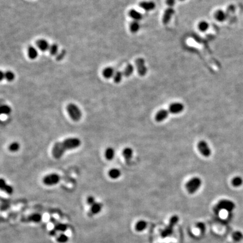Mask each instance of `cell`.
<instances>
[{
    "label": "cell",
    "instance_id": "1",
    "mask_svg": "<svg viewBox=\"0 0 243 243\" xmlns=\"http://www.w3.org/2000/svg\"><path fill=\"white\" fill-rule=\"evenodd\" d=\"M81 142L78 138H68L62 142L55 143L52 149V154L55 159H60L67 150L78 148Z\"/></svg>",
    "mask_w": 243,
    "mask_h": 243
},
{
    "label": "cell",
    "instance_id": "2",
    "mask_svg": "<svg viewBox=\"0 0 243 243\" xmlns=\"http://www.w3.org/2000/svg\"><path fill=\"white\" fill-rule=\"evenodd\" d=\"M179 221V218L177 216H173L169 220V224L162 231L160 235L163 238L169 237L172 235L173 232V228L174 226L178 223Z\"/></svg>",
    "mask_w": 243,
    "mask_h": 243
},
{
    "label": "cell",
    "instance_id": "3",
    "mask_svg": "<svg viewBox=\"0 0 243 243\" xmlns=\"http://www.w3.org/2000/svg\"><path fill=\"white\" fill-rule=\"evenodd\" d=\"M67 112L71 119L74 121H78L82 117V112L78 106L74 104H69L67 106Z\"/></svg>",
    "mask_w": 243,
    "mask_h": 243
},
{
    "label": "cell",
    "instance_id": "4",
    "mask_svg": "<svg viewBox=\"0 0 243 243\" xmlns=\"http://www.w3.org/2000/svg\"><path fill=\"white\" fill-rule=\"evenodd\" d=\"M202 185V180L199 177H193L186 184V188L190 194H194L198 190Z\"/></svg>",
    "mask_w": 243,
    "mask_h": 243
},
{
    "label": "cell",
    "instance_id": "5",
    "mask_svg": "<svg viewBox=\"0 0 243 243\" xmlns=\"http://www.w3.org/2000/svg\"><path fill=\"white\" fill-rule=\"evenodd\" d=\"M60 180V177L56 173H51L45 176L43 179V182L45 185L53 186L56 185Z\"/></svg>",
    "mask_w": 243,
    "mask_h": 243
},
{
    "label": "cell",
    "instance_id": "6",
    "mask_svg": "<svg viewBox=\"0 0 243 243\" xmlns=\"http://www.w3.org/2000/svg\"><path fill=\"white\" fill-rule=\"evenodd\" d=\"M235 208V204L232 202L228 200H221L218 204L217 205L216 208V211L225 210L226 212H230L234 209Z\"/></svg>",
    "mask_w": 243,
    "mask_h": 243
},
{
    "label": "cell",
    "instance_id": "7",
    "mask_svg": "<svg viewBox=\"0 0 243 243\" xmlns=\"http://www.w3.org/2000/svg\"><path fill=\"white\" fill-rule=\"evenodd\" d=\"M135 65L137 68L138 74L141 76H144L147 73V68L145 65V62L142 58H138L135 60Z\"/></svg>",
    "mask_w": 243,
    "mask_h": 243
},
{
    "label": "cell",
    "instance_id": "8",
    "mask_svg": "<svg viewBox=\"0 0 243 243\" xmlns=\"http://www.w3.org/2000/svg\"><path fill=\"white\" fill-rule=\"evenodd\" d=\"M197 149L200 153L205 157H209L211 154V150L208 144L205 141H200L197 144Z\"/></svg>",
    "mask_w": 243,
    "mask_h": 243
},
{
    "label": "cell",
    "instance_id": "9",
    "mask_svg": "<svg viewBox=\"0 0 243 243\" xmlns=\"http://www.w3.org/2000/svg\"><path fill=\"white\" fill-rule=\"evenodd\" d=\"M184 109V105L180 102H174L169 106V111L172 114H179Z\"/></svg>",
    "mask_w": 243,
    "mask_h": 243
},
{
    "label": "cell",
    "instance_id": "10",
    "mask_svg": "<svg viewBox=\"0 0 243 243\" xmlns=\"http://www.w3.org/2000/svg\"><path fill=\"white\" fill-rule=\"evenodd\" d=\"M174 13V10L173 8H168L165 10L164 14L163 16L162 22L165 25H167L169 23L173 14Z\"/></svg>",
    "mask_w": 243,
    "mask_h": 243
},
{
    "label": "cell",
    "instance_id": "11",
    "mask_svg": "<svg viewBox=\"0 0 243 243\" xmlns=\"http://www.w3.org/2000/svg\"><path fill=\"white\" fill-rule=\"evenodd\" d=\"M139 6L146 11H150L155 8L156 5L152 1H142L139 3Z\"/></svg>",
    "mask_w": 243,
    "mask_h": 243
},
{
    "label": "cell",
    "instance_id": "12",
    "mask_svg": "<svg viewBox=\"0 0 243 243\" xmlns=\"http://www.w3.org/2000/svg\"><path fill=\"white\" fill-rule=\"evenodd\" d=\"M36 46L40 51L45 52L48 50L50 45L46 40L44 39H40L37 40L36 42Z\"/></svg>",
    "mask_w": 243,
    "mask_h": 243
},
{
    "label": "cell",
    "instance_id": "13",
    "mask_svg": "<svg viewBox=\"0 0 243 243\" xmlns=\"http://www.w3.org/2000/svg\"><path fill=\"white\" fill-rule=\"evenodd\" d=\"M0 188L2 191H4L9 195L12 194L14 191L12 186L7 184L6 181L3 179H1L0 181Z\"/></svg>",
    "mask_w": 243,
    "mask_h": 243
},
{
    "label": "cell",
    "instance_id": "14",
    "mask_svg": "<svg viewBox=\"0 0 243 243\" xmlns=\"http://www.w3.org/2000/svg\"><path fill=\"white\" fill-rule=\"evenodd\" d=\"M169 113V110L165 109L159 110L155 115V120L158 122H162L168 117Z\"/></svg>",
    "mask_w": 243,
    "mask_h": 243
},
{
    "label": "cell",
    "instance_id": "15",
    "mask_svg": "<svg viewBox=\"0 0 243 243\" xmlns=\"http://www.w3.org/2000/svg\"><path fill=\"white\" fill-rule=\"evenodd\" d=\"M214 16L215 19L220 22H223L227 19L226 13L222 10H218L216 11L214 13Z\"/></svg>",
    "mask_w": 243,
    "mask_h": 243
},
{
    "label": "cell",
    "instance_id": "16",
    "mask_svg": "<svg viewBox=\"0 0 243 243\" xmlns=\"http://www.w3.org/2000/svg\"><path fill=\"white\" fill-rule=\"evenodd\" d=\"M128 15L134 21L139 22L142 19V15L141 14V13L134 9L130 10L128 12Z\"/></svg>",
    "mask_w": 243,
    "mask_h": 243
},
{
    "label": "cell",
    "instance_id": "17",
    "mask_svg": "<svg viewBox=\"0 0 243 243\" xmlns=\"http://www.w3.org/2000/svg\"><path fill=\"white\" fill-rule=\"evenodd\" d=\"M115 73L116 72L113 68L106 67L102 71V76L106 79H110L112 77L113 78Z\"/></svg>",
    "mask_w": 243,
    "mask_h": 243
},
{
    "label": "cell",
    "instance_id": "18",
    "mask_svg": "<svg viewBox=\"0 0 243 243\" xmlns=\"http://www.w3.org/2000/svg\"><path fill=\"white\" fill-rule=\"evenodd\" d=\"M42 219V216L39 213H33L28 216L27 218V221L32 222L34 223H39Z\"/></svg>",
    "mask_w": 243,
    "mask_h": 243
},
{
    "label": "cell",
    "instance_id": "19",
    "mask_svg": "<svg viewBox=\"0 0 243 243\" xmlns=\"http://www.w3.org/2000/svg\"><path fill=\"white\" fill-rule=\"evenodd\" d=\"M27 54H28V56L29 57V58L32 60L36 59L39 55V53H38L37 50L33 46H29L28 47Z\"/></svg>",
    "mask_w": 243,
    "mask_h": 243
},
{
    "label": "cell",
    "instance_id": "20",
    "mask_svg": "<svg viewBox=\"0 0 243 243\" xmlns=\"http://www.w3.org/2000/svg\"><path fill=\"white\" fill-rule=\"evenodd\" d=\"M102 208V204L101 203L96 202L94 205L91 206L90 212L92 214H97L101 212Z\"/></svg>",
    "mask_w": 243,
    "mask_h": 243
},
{
    "label": "cell",
    "instance_id": "21",
    "mask_svg": "<svg viewBox=\"0 0 243 243\" xmlns=\"http://www.w3.org/2000/svg\"><path fill=\"white\" fill-rule=\"evenodd\" d=\"M148 226V223L145 220H140L138 221L135 226L136 230L139 231L141 232L144 231Z\"/></svg>",
    "mask_w": 243,
    "mask_h": 243
},
{
    "label": "cell",
    "instance_id": "22",
    "mask_svg": "<svg viewBox=\"0 0 243 243\" xmlns=\"http://www.w3.org/2000/svg\"><path fill=\"white\" fill-rule=\"evenodd\" d=\"M123 156L125 158L126 161L129 162L133 155V150L130 148H126L123 150L122 153Z\"/></svg>",
    "mask_w": 243,
    "mask_h": 243
},
{
    "label": "cell",
    "instance_id": "23",
    "mask_svg": "<svg viewBox=\"0 0 243 243\" xmlns=\"http://www.w3.org/2000/svg\"><path fill=\"white\" fill-rule=\"evenodd\" d=\"M133 71H134V67H133V65L131 64H128L125 67L124 71H123L124 77H127V78L130 77L133 74Z\"/></svg>",
    "mask_w": 243,
    "mask_h": 243
},
{
    "label": "cell",
    "instance_id": "24",
    "mask_svg": "<svg viewBox=\"0 0 243 243\" xmlns=\"http://www.w3.org/2000/svg\"><path fill=\"white\" fill-rule=\"evenodd\" d=\"M109 176L112 179H117L120 176L121 172L117 168H112L109 171Z\"/></svg>",
    "mask_w": 243,
    "mask_h": 243
},
{
    "label": "cell",
    "instance_id": "25",
    "mask_svg": "<svg viewBox=\"0 0 243 243\" xmlns=\"http://www.w3.org/2000/svg\"><path fill=\"white\" fill-rule=\"evenodd\" d=\"M140 28V24L137 21L133 20L130 24V30L133 33H137Z\"/></svg>",
    "mask_w": 243,
    "mask_h": 243
},
{
    "label": "cell",
    "instance_id": "26",
    "mask_svg": "<svg viewBox=\"0 0 243 243\" xmlns=\"http://www.w3.org/2000/svg\"><path fill=\"white\" fill-rule=\"evenodd\" d=\"M115 155V150L112 148H108L105 152V157L108 160H112Z\"/></svg>",
    "mask_w": 243,
    "mask_h": 243
},
{
    "label": "cell",
    "instance_id": "27",
    "mask_svg": "<svg viewBox=\"0 0 243 243\" xmlns=\"http://www.w3.org/2000/svg\"><path fill=\"white\" fill-rule=\"evenodd\" d=\"M54 228L57 232H60L62 233H64L68 229V226L65 223L59 222L55 224Z\"/></svg>",
    "mask_w": 243,
    "mask_h": 243
},
{
    "label": "cell",
    "instance_id": "28",
    "mask_svg": "<svg viewBox=\"0 0 243 243\" xmlns=\"http://www.w3.org/2000/svg\"><path fill=\"white\" fill-rule=\"evenodd\" d=\"M209 27V25L208 23L206 21H201L199 22V23L197 25V28L199 29V31H200L202 32H204L207 31L208 28Z\"/></svg>",
    "mask_w": 243,
    "mask_h": 243
},
{
    "label": "cell",
    "instance_id": "29",
    "mask_svg": "<svg viewBox=\"0 0 243 243\" xmlns=\"http://www.w3.org/2000/svg\"><path fill=\"white\" fill-rule=\"evenodd\" d=\"M123 76H123V71H116L114 76L113 77V81L116 83H119L122 81Z\"/></svg>",
    "mask_w": 243,
    "mask_h": 243
},
{
    "label": "cell",
    "instance_id": "30",
    "mask_svg": "<svg viewBox=\"0 0 243 243\" xmlns=\"http://www.w3.org/2000/svg\"><path fill=\"white\" fill-rule=\"evenodd\" d=\"M69 240V237L64 233L60 234L56 238V241L59 243H66Z\"/></svg>",
    "mask_w": 243,
    "mask_h": 243
},
{
    "label": "cell",
    "instance_id": "31",
    "mask_svg": "<svg viewBox=\"0 0 243 243\" xmlns=\"http://www.w3.org/2000/svg\"><path fill=\"white\" fill-rule=\"evenodd\" d=\"M15 77V74L12 71H8L5 72V79L8 82H12Z\"/></svg>",
    "mask_w": 243,
    "mask_h": 243
},
{
    "label": "cell",
    "instance_id": "32",
    "mask_svg": "<svg viewBox=\"0 0 243 243\" xmlns=\"http://www.w3.org/2000/svg\"><path fill=\"white\" fill-rule=\"evenodd\" d=\"M58 46L56 44H52L50 46L48 51L52 56H55L58 54Z\"/></svg>",
    "mask_w": 243,
    "mask_h": 243
},
{
    "label": "cell",
    "instance_id": "33",
    "mask_svg": "<svg viewBox=\"0 0 243 243\" xmlns=\"http://www.w3.org/2000/svg\"><path fill=\"white\" fill-rule=\"evenodd\" d=\"M20 149V144L17 142H12L8 146V150L11 152H16Z\"/></svg>",
    "mask_w": 243,
    "mask_h": 243
},
{
    "label": "cell",
    "instance_id": "34",
    "mask_svg": "<svg viewBox=\"0 0 243 243\" xmlns=\"http://www.w3.org/2000/svg\"><path fill=\"white\" fill-rule=\"evenodd\" d=\"M11 112V108L7 105H3L1 106V113L2 114L8 115Z\"/></svg>",
    "mask_w": 243,
    "mask_h": 243
},
{
    "label": "cell",
    "instance_id": "35",
    "mask_svg": "<svg viewBox=\"0 0 243 243\" xmlns=\"http://www.w3.org/2000/svg\"><path fill=\"white\" fill-rule=\"evenodd\" d=\"M232 237L235 241H240L243 239V234L240 231H236L232 234Z\"/></svg>",
    "mask_w": 243,
    "mask_h": 243
},
{
    "label": "cell",
    "instance_id": "36",
    "mask_svg": "<svg viewBox=\"0 0 243 243\" xmlns=\"http://www.w3.org/2000/svg\"><path fill=\"white\" fill-rule=\"evenodd\" d=\"M96 200H95V198L94 196H89L87 199V203L88 205H89L90 206H92V205L96 203Z\"/></svg>",
    "mask_w": 243,
    "mask_h": 243
},
{
    "label": "cell",
    "instance_id": "37",
    "mask_svg": "<svg viewBox=\"0 0 243 243\" xmlns=\"http://www.w3.org/2000/svg\"><path fill=\"white\" fill-rule=\"evenodd\" d=\"M65 54H66V51L64 50H62L60 53H59V54L56 56V60L58 61H60L63 60L65 56Z\"/></svg>",
    "mask_w": 243,
    "mask_h": 243
},
{
    "label": "cell",
    "instance_id": "38",
    "mask_svg": "<svg viewBox=\"0 0 243 243\" xmlns=\"http://www.w3.org/2000/svg\"><path fill=\"white\" fill-rule=\"evenodd\" d=\"M242 183V180L240 178L236 177L235 179H234L233 181H232V184L235 186H239Z\"/></svg>",
    "mask_w": 243,
    "mask_h": 243
},
{
    "label": "cell",
    "instance_id": "39",
    "mask_svg": "<svg viewBox=\"0 0 243 243\" xmlns=\"http://www.w3.org/2000/svg\"><path fill=\"white\" fill-rule=\"evenodd\" d=\"M197 228H198L202 232H204L205 231V226L203 223L199 222L196 225Z\"/></svg>",
    "mask_w": 243,
    "mask_h": 243
},
{
    "label": "cell",
    "instance_id": "40",
    "mask_svg": "<svg viewBox=\"0 0 243 243\" xmlns=\"http://www.w3.org/2000/svg\"><path fill=\"white\" fill-rule=\"evenodd\" d=\"M165 3L168 8H173L175 4V0H166Z\"/></svg>",
    "mask_w": 243,
    "mask_h": 243
},
{
    "label": "cell",
    "instance_id": "41",
    "mask_svg": "<svg viewBox=\"0 0 243 243\" xmlns=\"http://www.w3.org/2000/svg\"><path fill=\"white\" fill-rule=\"evenodd\" d=\"M57 231L55 230V228L54 229H53V230H51V231H50V235H51L54 236L56 235V233H57Z\"/></svg>",
    "mask_w": 243,
    "mask_h": 243
},
{
    "label": "cell",
    "instance_id": "42",
    "mask_svg": "<svg viewBox=\"0 0 243 243\" xmlns=\"http://www.w3.org/2000/svg\"><path fill=\"white\" fill-rule=\"evenodd\" d=\"M0 74H1V81H2L4 79H5V72L1 71Z\"/></svg>",
    "mask_w": 243,
    "mask_h": 243
},
{
    "label": "cell",
    "instance_id": "43",
    "mask_svg": "<svg viewBox=\"0 0 243 243\" xmlns=\"http://www.w3.org/2000/svg\"><path fill=\"white\" fill-rule=\"evenodd\" d=\"M181 1H185V0H180Z\"/></svg>",
    "mask_w": 243,
    "mask_h": 243
}]
</instances>
